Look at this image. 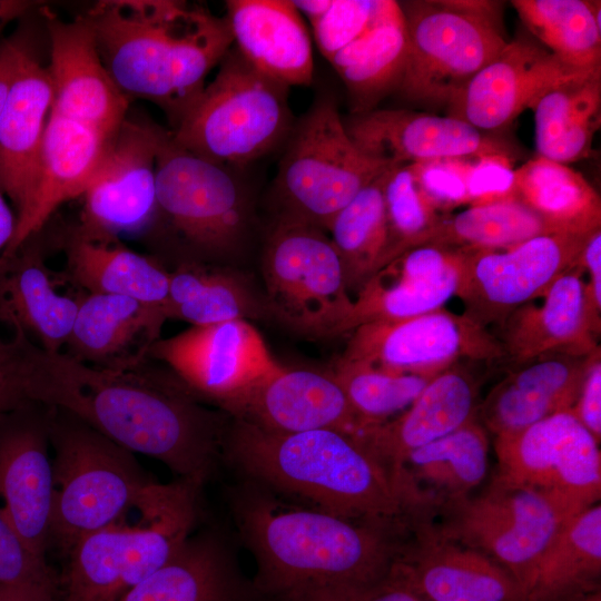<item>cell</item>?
I'll return each mask as SVG.
<instances>
[{"label":"cell","instance_id":"6da1fadb","mask_svg":"<svg viewBox=\"0 0 601 601\" xmlns=\"http://www.w3.org/2000/svg\"><path fill=\"white\" fill-rule=\"evenodd\" d=\"M28 394L31 402L67 411L201 486L223 454L230 421L147 355L125 366L97 367L38 346Z\"/></svg>","mask_w":601,"mask_h":601},{"label":"cell","instance_id":"7a4b0ae2","mask_svg":"<svg viewBox=\"0 0 601 601\" xmlns=\"http://www.w3.org/2000/svg\"><path fill=\"white\" fill-rule=\"evenodd\" d=\"M82 16L119 90L157 105L174 129L234 43L226 16L186 1L102 0Z\"/></svg>","mask_w":601,"mask_h":601},{"label":"cell","instance_id":"3957f363","mask_svg":"<svg viewBox=\"0 0 601 601\" xmlns=\"http://www.w3.org/2000/svg\"><path fill=\"white\" fill-rule=\"evenodd\" d=\"M239 534L253 553L259 601L386 575L402 549L398 526L347 519L280 503L252 482L231 503Z\"/></svg>","mask_w":601,"mask_h":601},{"label":"cell","instance_id":"277c9868","mask_svg":"<svg viewBox=\"0 0 601 601\" xmlns=\"http://www.w3.org/2000/svg\"><path fill=\"white\" fill-rule=\"evenodd\" d=\"M223 454L254 483L336 515L398 526L408 512L386 467L354 433H278L230 417Z\"/></svg>","mask_w":601,"mask_h":601},{"label":"cell","instance_id":"5b68a950","mask_svg":"<svg viewBox=\"0 0 601 601\" xmlns=\"http://www.w3.org/2000/svg\"><path fill=\"white\" fill-rule=\"evenodd\" d=\"M47 407L53 471L51 545L66 554L82 538L127 520L156 482L134 453L71 413Z\"/></svg>","mask_w":601,"mask_h":601},{"label":"cell","instance_id":"8992f818","mask_svg":"<svg viewBox=\"0 0 601 601\" xmlns=\"http://www.w3.org/2000/svg\"><path fill=\"white\" fill-rule=\"evenodd\" d=\"M201 485L157 483L136 523L118 522L79 540L66 554L58 601H118L162 566L191 535Z\"/></svg>","mask_w":601,"mask_h":601},{"label":"cell","instance_id":"52a82bcc","mask_svg":"<svg viewBox=\"0 0 601 601\" xmlns=\"http://www.w3.org/2000/svg\"><path fill=\"white\" fill-rule=\"evenodd\" d=\"M229 168L180 147L161 128L157 219L162 218L185 246L183 260L236 266L244 255L254 209L248 191Z\"/></svg>","mask_w":601,"mask_h":601},{"label":"cell","instance_id":"ba28073f","mask_svg":"<svg viewBox=\"0 0 601 601\" xmlns=\"http://www.w3.org/2000/svg\"><path fill=\"white\" fill-rule=\"evenodd\" d=\"M209 85L171 130L180 147L220 165L243 166L289 137L288 88L230 48Z\"/></svg>","mask_w":601,"mask_h":601},{"label":"cell","instance_id":"9c48e42d","mask_svg":"<svg viewBox=\"0 0 601 601\" xmlns=\"http://www.w3.org/2000/svg\"><path fill=\"white\" fill-rule=\"evenodd\" d=\"M274 180L275 216L327 231L335 216L388 165L364 154L348 136L329 96L294 125Z\"/></svg>","mask_w":601,"mask_h":601},{"label":"cell","instance_id":"30bf717a","mask_svg":"<svg viewBox=\"0 0 601 601\" xmlns=\"http://www.w3.org/2000/svg\"><path fill=\"white\" fill-rule=\"evenodd\" d=\"M406 59L396 88L405 100L449 107L508 43L489 1H402Z\"/></svg>","mask_w":601,"mask_h":601},{"label":"cell","instance_id":"8fae6325","mask_svg":"<svg viewBox=\"0 0 601 601\" xmlns=\"http://www.w3.org/2000/svg\"><path fill=\"white\" fill-rule=\"evenodd\" d=\"M260 267L272 319L313 338L339 335L353 298L325 230L274 216Z\"/></svg>","mask_w":601,"mask_h":601},{"label":"cell","instance_id":"7c38bea8","mask_svg":"<svg viewBox=\"0 0 601 601\" xmlns=\"http://www.w3.org/2000/svg\"><path fill=\"white\" fill-rule=\"evenodd\" d=\"M442 505L446 520L437 532L499 563L524 597L545 550L578 514L546 494L497 479L476 497Z\"/></svg>","mask_w":601,"mask_h":601},{"label":"cell","instance_id":"4fadbf2b","mask_svg":"<svg viewBox=\"0 0 601 601\" xmlns=\"http://www.w3.org/2000/svg\"><path fill=\"white\" fill-rule=\"evenodd\" d=\"M600 442L571 410L495 436V479L525 486L579 513L601 496Z\"/></svg>","mask_w":601,"mask_h":601},{"label":"cell","instance_id":"5bb4252c","mask_svg":"<svg viewBox=\"0 0 601 601\" xmlns=\"http://www.w3.org/2000/svg\"><path fill=\"white\" fill-rule=\"evenodd\" d=\"M591 234L548 233L504 249L462 250L456 296L465 306L464 315L483 327L505 322L579 264Z\"/></svg>","mask_w":601,"mask_h":601},{"label":"cell","instance_id":"9a60e30c","mask_svg":"<svg viewBox=\"0 0 601 601\" xmlns=\"http://www.w3.org/2000/svg\"><path fill=\"white\" fill-rule=\"evenodd\" d=\"M501 342L469 318L439 308L398 321L372 322L351 332L342 358L404 374H437L461 359L504 356Z\"/></svg>","mask_w":601,"mask_h":601},{"label":"cell","instance_id":"2e32d148","mask_svg":"<svg viewBox=\"0 0 601 601\" xmlns=\"http://www.w3.org/2000/svg\"><path fill=\"white\" fill-rule=\"evenodd\" d=\"M161 127L128 116L109 140L86 191L79 226L112 235L147 231L157 220L156 158Z\"/></svg>","mask_w":601,"mask_h":601},{"label":"cell","instance_id":"e0dca14e","mask_svg":"<svg viewBox=\"0 0 601 601\" xmlns=\"http://www.w3.org/2000/svg\"><path fill=\"white\" fill-rule=\"evenodd\" d=\"M146 355L217 405L282 366L259 332L242 319L191 326L158 338Z\"/></svg>","mask_w":601,"mask_h":601},{"label":"cell","instance_id":"ac0fdd59","mask_svg":"<svg viewBox=\"0 0 601 601\" xmlns=\"http://www.w3.org/2000/svg\"><path fill=\"white\" fill-rule=\"evenodd\" d=\"M48 407L30 403L0 415V505L38 556L51 546L53 471Z\"/></svg>","mask_w":601,"mask_h":601},{"label":"cell","instance_id":"d6986e66","mask_svg":"<svg viewBox=\"0 0 601 601\" xmlns=\"http://www.w3.org/2000/svg\"><path fill=\"white\" fill-rule=\"evenodd\" d=\"M354 144L388 165L502 156L515 159L513 145L452 117L407 109H374L343 119Z\"/></svg>","mask_w":601,"mask_h":601},{"label":"cell","instance_id":"ffe728a7","mask_svg":"<svg viewBox=\"0 0 601 601\" xmlns=\"http://www.w3.org/2000/svg\"><path fill=\"white\" fill-rule=\"evenodd\" d=\"M218 406L233 418L278 433L326 428L356 433L361 427L331 371L280 366Z\"/></svg>","mask_w":601,"mask_h":601},{"label":"cell","instance_id":"44dd1931","mask_svg":"<svg viewBox=\"0 0 601 601\" xmlns=\"http://www.w3.org/2000/svg\"><path fill=\"white\" fill-rule=\"evenodd\" d=\"M581 71L588 70L572 68L534 41L518 38L470 79L447 115L482 131H500L551 87Z\"/></svg>","mask_w":601,"mask_h":601},{"label":"cell","instance_id":"7402d4cb","mask_svg":"<svg viewBox=\"0 0 601 601\" xmlns=\"http://www.w3.org/2000/svg\"><path fill=\"white\" fill-rule=\"evenodd\" d=\"M52 110L112 136L129 114V100L116 86L83 16L62 20L46 10Z\"/></svg>","mask_w":601,"mask_h":601},{"label":"cell","instance_id":"603a6c76","mask_svg":"<svg viewBox=\"0 0 601 601\" xmlns=\"http://www.w3.org/2000/svg\"><path fill=\"white\" fill-rule=\"evenodd\" d=\"M462 250L428 243L376 272L356 293L339 335L372 322L398 321L442 308L457 295Z\"/></svg>","mask_w":601,"mask_h":601},{"label":"cell","instance_id":"cb8c5ba5","mask_svg":"<svg viewBox=\"0 0 601 601\" xmlns=\"http://www.w3.org/2000/svg\"><path fill=\"white\" fill-rule=\"evenodd\" d=\"M111 137L51 110L29 203L17 218L14 236L0 259L40 233L62 204L83 195Z\"/></svg>","mask_w":601,"mask_h":601},{"label":"cell","instance_id":"d4e9b609","mask_svg":"<svg viewBox=\"0 0 601 601\" xmlns=\"http://www.w3.org/2000/svg\"><path fill=\"white\" fill-rule=\"evenodd\" d=\"M415 546L394 562L423 601H524L510 573L485 554L422 529Z\"/></svg>","mask_w":601,"mask_h":601},{"label":"cell","instance_id":"484cf974","mask_svg":"<svg viewBox=\"0 0 601 601\" xmlns=\"http://www.w3.org/2000/svg\"><path fill=\"white\" fill-rule=\"evenodd\" d=\"M476 386L456 364L436 374L400 415L354 433L393 481L403 461L475 417ZM395 483V482H394Z\"/></svg>","mask_w":601,"mask_h":601},{"label":"cell","instance_id":"4316f807","mask_svg":"<svg viewBox=\"0 0 601 601\" xmlns=\"http://www.w3.org/2000/svg\"><path fill=\"white\" fill-rule=\"evenodd\" d=\"M38 234L0 259V323L32 337L43 351L60 353L82 293H60L61 279L47 266Z\"/></svg>","mask_w":601,"mask_h":601},{"label":"cell","instance_id":"83f0119b","mask_svg":"<svg viewBox=\"0 0 601 601\" xmlns=\"http://www.w3.org/2000/svg\"><path fill=\"white\" fill-rule=\"evenodd\" d=\"M595 351L555 352L521 362L481 404L482 422L496 436L571 410Z\"/></svg>","mask_w":601,"mask_h":601},{"label":"cell","instance_id":"f1b7e54d","mask_svg":"<svg viewBox=\"0 0 601 601\" xmlns=\"http://www.w3.org/2000/svg\"><path fill=\"white\" fill-rule=\"evenodd\" d=\"M583 269L575 267L559 276L544 293L541 306L515 309L506 319L504 353L516 362L544 354H591L599 346L601 318L593 312Z\"/></svg>","mask_w":601,"mask_h":601},{"label":"cell","instance_id":"f546056e","mask_svg":"<svg viewBox=\"0 0 601 601\" xmlns=\"http://www.w3.org/2000/svg\"><path fill=\"white\" fill-rule=\"evenodd\" d=\"M51 110L52 88L47 66L29 45L0 114V187L12 203L17 218L31 196Z\"/></svg>","mask_w":601,"mask_h":601},{"label":"cell","instance_id":"4dcf8cb0","mask_svg":"<svg viewBox=\"0 0 601 601\" xmlns=\"http://www.w3.org/2000/svg\"><path fill=\"white\" fill-rule=\"evenodd\" d=\"M226 17L242 56L269 78L290 86L312 82V40L288 0H229Z\"/></svg>","mask_w":601,"mask_h":601},{"label":"cell","instance_id":"1f68e13d","mask_svg":"<svg viewBox=\"0 0 601 601\" xmlns=\"http://www.w3.org/2000/svg\"><path fill=\"white\" fill-rule=\"evenodd\" d=\"M165 322L135 298L83 292L62 352L91 366H125L146 356Z\"/></svg>","mask_w":601,"mask_h":601},{"label":"cell","instance_id":"d6a6232c","mask_svg":"<svg viewBox=\"0 0 601 601\" xmlns=\"http://www.w3.org/2000/svg\"><path fill=\"white\" fill-rule=\"evenodd\" d=\"M118 601H259L218 533L190 535L157 571Z\"/></svg>","mask_w":601,"mask_h":601},{"label":"cell","instance_id":"836d02e7","mask_svg":"<svg viewBox=\"0 0 601 601\" xmlns=\"http://www.w3.org/2000/svg\"><path fill=\"white\" fill-rule=\"evenodd\" d=\"M62 246L63 277L68 282L85 293L135 298L162 315L170 270L156 258L132 250L119 237L89 231L79 225L67 235Z\"/></svg>","mask_w":601,"mask_h":601},{"label":"cell","instance_id":"e575fe53","mask_svg":"<svg viewBox=\"0 0 601 601\" xmlns=\"http://www.w3.org/2000/svg\"><path fill=\"white\" fill-rule=\"evenodd\" d=\"M487 463V434L474 417L413 451L403 461L394 482L410 512L428 503L444 504L469 496L484 480Z\"/></svg>","mask_w":601,"mask_h":601},{"label":"cell","instance_id":"d590c367","mask_svg":"<svg viewBox=\"0 0 601 601\" xmlns=\"http://www.w3.org/2000/svg\"><path fill=\"white\" fill-rule=\"evenodd\" d=\"M165 319L191 326L272 318L264 290L236 266L179 262L170 270Z\"/></svg>","mask_w":601,"mask_h":601},{"label":"cell","instance_id":"8d00e7d4","mask_svg":"<svg viewBox=\"0 0 601 601\" xmlns=\"http://www.w3.org/2000/svg\"><path fill=\"white\" fill-rule=\"evenodd\" d=\"M532 110L538 156L565 165L589 157L600 127L601 69L561 80Z\"/></svg>","mask_w":601,"mask_h":601},{"label":"cell","instance_id":"74e56055","mask_svg":"<svg viewBox=\"0 0 601 601\" xmlns=\"http://www.w3.org/2000/svg\"><path fill=\"white\" fill-rule=\"evenodd\" d=\"M406 49L404 18L396 2L375 26L328 60L348 92L352 114L376 109L387 93L396 90Z\"/></svg>","mask_w":601,"mask_h":601},{"label":"cell","instance_id":"f35d334b","mask_svg":"<svg viewBox=\"0 0 601 601\" xmlns=\"http://www.w3.org/2000/svg\"><path fill=\"white\" fill-rule=\"evenodd\" d=\"M601 506L573 515L542 555L524 601H575L600 590Z\"/></svg>","mask_w":601,"mask_h":601},{"label":"cell","instance_id":"ab89813d","mask_svg":"<svg viewBox=\"0 0 601 601\" xmlns=\"http://www.w3.org/2000/svg\"><path fill=\"white\" fill-rule=\"evenodd\" d=\"M515 199L544 223L550 233L589 235L601 229V201L573 168L541 156L515 171Z\"/></svg>","mask_w":601,"mask_h":601},{"label":"cell","instance_id":"60d3db41","mask_svg":"<svg viewBox=\"0 0 601 601\" xmlns=\"http://www.w3.org/2000/svg\"><path fill=\"white\" fill-rule=\"evenodd\" d=\"M525 27L565 65L601 69L600 1L514 0Z\"/></svg>","mask_w":601,"mask_h":601},{"label":"cell","instance_id":"b9f144b4","mask_svg":"<svg viewBox=\"0 0 601 601\" xmlns=\"http://www.w3.org/2000/svg\"><path fill=\"white\" fill-rule=\"evenodd\" d=\"M386 170L365 186L335 216L327 229L341 259L349 294L357 293L383 267L387 244L383 195Z\"/></svg>","mask_w":601,"mask_h":601},{"label":"cell","instance_id":"7bdbcfd3","mask_svg":"<svg viewBox=\"0 0 601 601\" xmlns=\"http://www.w3.org/2000/svg\"><path fill=\"white\" fill-rule=\"evenodd\" d=\"M548 233L529 207L518 199H506L445 215L431 243L461 250H495Z\"/></svg>","mask_w":601,"mask_h":601},{"label":"cell","instance_id":"ee69618b","mask_svg":"<svg viewBox=\"0 0 601 601\" xmlns=\"http://www.w3.org/2000/svg\"><path fill=\"white\" fill-rule=\"evenodd\" d=\"M329 371L358 417L359 430L402 413L436 375L395 373L341 356Z\"/></svg>","mask_w":601,"mask_h":601},{"label":"cell","instance_id":"f6af8a7d","mask_svg":"<svg viewBox=\"0 0 601 601\" xmlns=\"http://www.w3.org/2000/svg\"><path fill=\"white\" fill-rule=\"evenodd\" d=\"M383 195L387 230L384 267L406 250L431 243L445 215L422 194L410 164L386 170Z\"/></svg>","mask_w":601,"mask_h":601},{"label":"cell","instance_id":"bcb514c9","mask_svg":"<svg viewBox=\"0 0 601 601\" xmlns=\"http://www.w3.org/2000/svg\"><path fill=\"white\" fill-rule=\"evenodd\" d=\"M397 1L332 0L328 10L311 23L321 53L329 60L384 18Z\"/></svg>","mask_w":601,"mask_h":601},{"label":"cell","instance_id":"7dc6e473","mask_svg":"<svg viewBox=\"0 0 601 601\" xmlns=\"http://www.w3.org/2000/svg\"><path fill=\"white\" fill-rule=\"evenodd\" d=\"M0 588L58 598V578L47 560L33 553L0 505Z\"/></svg>","mask_w":601,"mask_h":601},{"label":"cell","instance_id":"c3c4849f","mask_svg":"<svg viewBox=\"0 0 601 601\" xmlns=\"http://www.w3.org/2000/svg\"><path fill=\"white\" fill-rule=\"evenodd\" d=\"M265 601H422L394 563L383 578L366 583L334 584L293 591Z\"/></svg>","mask_w":601,"mask_h":601},{"label":"cell","instance_id":"681fc988","mask_svg":"<svg viewBox=\"0 0 601 601\" xmlns=\"http://www.w3.org/2000/svg\"><path fill=\"white\" fill-rule=\"evenodd\" d=\"M38 345L14 329L13 337H0V415L33 403L28 386Z\"/></svg>","mask_w":601,"mask_h":601},{"label":"cell","instance_id":"f907efd6","mask_svg":"<svg viewBox=\"0 0 601 601\" xmlns=\"http://www.w3.org/2000/svg\"><path fill=\"white\" fill-rule=\"evenodd\" d=\"M426 199L441 214L469 204L466 159H440L410 164Z\"/></svg>","mask_w":601,"mask_h":601},{"label":"cell","instance_id":"816d5d0a","mask_svg":"<svg viewBox=\"0 0 601 601\" xmlns=\"http://www.w3.org/2000/svg\"><path fill=\"white\" fill-rule=\"evenodd\" d=\"M513 161L502 156L471 159L466 173L469 205L515 199Z\"/></svg>","mask_w":601,"mask_h":601},{"label":"cell","instance_id":"f5cc1de1","mask_svg":"<svg viewBox=\"0 0 601 601\" xmlns=\"http://www.w3.org/2000/svg\"><path fill=\"white\" fill-rule=\"evenodd\" d=\"M571 411L582 425L601 440V355L600 348L587 367L577 401Z\"/></svg>","mask_w":601,"mask_h":601},{"label":"cell","instance_id":"db71d44e","mask_svg":"<svg viewBox=\"0 0 601 601\" xmlns=\"http://www.w3.org/2000/svg\"><path fill=\"white\" fill-rule=\"evenodd\" d=\"M579 265L589 274L587 284L589 300L597 316L601 313V229L593 231L585 240Z\"/></svg>","mask_w":601,"mask_h":601},{"label":"cell","instance_id":"11a10c76","mask_svg":"<svg viewBox=\"0 0 601 601\" xmlns=\"http://www.w3.org/2000/svg\"><path fill=\"white\" fill-rule=\"evenodd\" d=\"M29 42L13 35L0 42V114L8 99Z\"/></svg>","mask_w":601,"mask_h":601},{"label":"cell","instance_id":"9f6ffc18","mask_svg":"<svg viewBox=\"0 0 601 601\" xmlns=\"http://www.w3.org/2000/svg\"><path fill=\"white\" fill-rule=\"evenodd\" d=\"M4 196L0 187V255L12 240L17 227V216L10 208Z\"/></svg>","mask_w":601,"mask_h":601},{"label":"cell","instance_id":"6f0895ef","mask_svg":"<svg viewBox=\"0 0 601 601\" xmlns=\"http://www.w3.org/2000/svg\"><path fill=\"white\" fill-rule=\"evenodd\" d=\"M36 2L26 0H0V32L13 20L27 14Z\"/></svg>","mask_w":601,"mask_h":601},{"label":"cell","instance_id":"680465c9","mask_svg":"<svg viewBox=\"0 0 601 601\" xmlns=\"http://www.w3.org/2000/svg\"><path fill=\"white\" fill-rule=\"evenodd\" d=\"M294 6L312 23L323 16L332 4V0H297Z\"/></svg>","mask_w":601,"mask_h":601},{"label":"cell","instance_id":"91938a15","mask_svg":"<svg viewBox=\"0 0 601 601\" xmlns=\"http://www.w3.org/2000/svg\"><path fill=\"white\" fill-rule=\"evenodd\" d=\"M0 601H58L56 595L27 593L0 588Z\"/></svg>","mask_w":601,"mask_h":601},{"label":"cell","instance_id":"94428289","mask_svg":"<svg viewBox=\"0 0 601 601\" xmlns=\"http://www.w3.org/2000/svg\"><path fill=\"white\" fill-rule=\"evenodd\" d=\"M575 601H601L600 590L588 593V594L577 599Z\"/></svg>","mask_w":601,"mask_h":601}]
</instances>
